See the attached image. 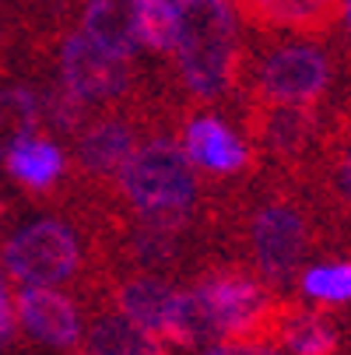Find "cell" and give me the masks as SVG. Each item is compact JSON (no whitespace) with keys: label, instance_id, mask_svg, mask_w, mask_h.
Wrapping results in <instances>:
<instances>
[{"label":"cell","instance_id":"cell-1","mask_svg":"<svg viewBox=\"0 0 351 355\" xmlns=\"http://www.w3.org/2000/svg\"><path fill=\"white\" fill-rule=\"evenodd\" d=\"M271 317V292L264 278L246 271H211L197 285L176 288L165 345L204 348L222 338L253 334Z\"/></svg>","mask_w":351,"mask_h":355},{"label":"cell","instance_id":"cell-2","mask_svg":"<svg viewBox=\"0 0 351 355\" xmlns=\"http://www.w3.org/2000/svg\"><path fill=\"white\" fill-rule=\"evenodd\" d=\"M176 42L169 57L179 81L197 98H222L232 92L242 64L239 8L232 0H176Z\"/></svg>","mask_w":351,"mask_h":355},{"label":"cell","instance_id":"cell-3","mask_svg":"<svg viewBox=\"0 0 351 355\" xmlns=\"http://www.w3.org/2000/svg\"><path fill=\"white\" fill-rule=\"evenodd\" d=\"M123 200L141 215V222L183 225L197 205L200 180L186 151L172 137L137 141L134 155L116 173Z\"/></svg>","mask_w":351,"mask_h":355},{"label":"cell","instance_id":"cell-4","mask_svg":"<svg viewBox=\"0 0 351 355\" xmlns=\"http://www.w3.org/2000/svg\"><path fill=\"white\" fill-rule=\"evenodd\" d=\"M81 236L57 215H35L0 239V268L18 285H64L81 271Z\"/></svg>","mask_w":351,"mask_h":355},{"label":"cell","instance_id":"cell-5","mask_svg":"<svg viewBox=\"0 0 351 355\" xmlns=\"http://www.w3.org/2000/svg\"><path fill=\"white\" fill-rule=\"evenodd\" d=\"M57 85L91 113L109 106L130 88V60L109 53L81 28L67 32L57 46Z\"/></svg>","mask_w":351,"mask_h":355},{"label":"cell","instance_id":"cell-6","mask_svg":"<svg viewBox=\"0 0 351 355\" xmlns=\"http://www.w3.org/2000/svg\"><path fill=\"white\" fill-rule=\"evenodd\" d=\"M334 64L313 42L274 46L253 67V88L267 106H313L330 88Z\"/></svg>","mask_w":351,"mask_h":355},{"label":"cell","instance_id":"cell-7","mask_svg":"<svg viewBox=\"0 0 351 355\" xmlns=\"http://www.w3.org/2000/svg\"><path fill=\"white\" fill-rule=\"evenodd\" d=\"M309 246L306 218L288 200H267L249 218V253L264 282H288L303 268Z\"/></svg>","mask_w":351,"mask_h":355},{"label":"cell","instance_id":"cell-8","mask_svg":"<svg viewBox=\"0 0 351 355\" xmlns=\"http://www.w3.org/2000/svg\"><path fill=\"white\" fill-rule=\"evenodd\" d=\"M15 313H18V331L35 345L78 352L84 341L81 306L60 285H21L15 295Z\"/></svg>","mask_w":351,"mask_h":355},{"label":"cell","instance_id":"cell-9","mask_svg":"<svg viewBox=\"0 0 351 355\" xmlns=\"http://www.w3.org/2000/svg\"><path fill=\"white\" fill-rule=\"evenodd\" d=\"M179 144L186 151V159L193 162V169L208 173V176H235L249 166V159H253L249 141L218 113L190 116Z\"/></svg>","mask_w":351,"mask_h":355},{"label":"cell","instance_id":"cell-10","mask_svg":"<svg viewBox=\"0 0 351 355\" xmlns=\"http://www.w3.org/2000/svg\"><path fill=\"white\" fill-rule=\"evenodd\" d=\"M137 148V134L130 120L123 116H98L84 120L78 127V144H74V159L88 176H113L127 166V159Z\"/></svg>","mask_w":351,"mask_h":355},{"label":"cell","instance_id":"cell-11","mask_svg":"<svg viewBox=\"0 0 351 355\" xmlns=\"http://www.w3.org/2000/svg\"><path fill=\"white\" fill-rule=\"evenodd\" d=\"M0 169L8 173V180L28 193H46L53 190L64 176H67V151L57 137L49 134H28L21 137L4 159H0Z\"/></svg>","mask_w":351,"mask_h":355},{"label":"cell","instance_id":"cell-12","mask_svg":"<svg viewBox=\"0 0 351 355\" xmlns=\"http://www.w3.org/2000/svg\"><path fill=\"white\" fill-rule=\"evenodd\" d=\"M176 288L179 285H169L159 275H134L116 292V313L127 317L144 334H152V338H159L165 345V331H169V317H172Z\"/></svg>","mask_w":351,"mask_h":355},{"label":"cell","instance_id":"cell-13","mask_svg":"<svg viewBox=\"0 0 351 355\" xmlns=\"http://www.w3.org/2000/svg\"><path fill=\"white\" fill-rule=\"evenodd\" d=\"M78 28L123 60H134L144 53L141 39H137L134 0H84Z\"/></svg>","mask_w":351,"mask_h":355},{"label":"cell","instance_id":"cell-14","mask_svg":"<svg viewBox=\"0 0 351 355\" xmlns=\"http://www.w3.org/2000/svg\"><path fill=\"white\" fill-rule=\"evenodd\" d=\"M285 355H334L337 352V327L320 306L288 310L278 320V338H274Z\"/></svg>","mask_w":351,"mask_h":355},{"label":"cell","instance_id":"cell-15","mask_svg":"<svg viewBox=\"0 0 351 355\" xmlns=\"http://www.w3.org/2000/svg\"><path fill=\"white\" fill-rule=\"evenodd\" d=\"M232 4L264 25L313 32V28H323L337 15L341 0H232Z\"/></svg>","mask_w":351,"mask_h":355},{"label":"cell","instance_id":"cell-16","mask_svg":"<svg viewBox=\"0 0 351 355\" xmlns=\"http://www.w3.org/2000/svg\"><path fill=\"white\" fill-rule=\"evenodd\" d=\"M78 352L81 355H165V345L152 334H144L141 327H134L127 317L109 313V317H98L84 331Z\"/></svg>","mask_w":351,"mask_h":355},{"label":"cell","instance_id":"cell-17","mask_svg":"<svg viewBox=\"0 0 351 355\" xmlns=\"http://www.w3.org/2000/svg\"><path fill=\"white\" fill-rule=\"evenodd\" d=\"M42 127V103L39 92L21 81H0V159Z\"/></svg>","mask_w":351,"mask_h":355},{"label":"cell","instance_id":"cell-18","mask_svg":"<svg viewBox=\"0 0 351 355\" xmlns=\"http://www.w3.org/2000/svg\"><path fill=\"white\" fill-rule=\"evenodd\" d=\"M298 295L309 306H351V261H316L298 271Z\"/></svg>","mask_w":351,"mask_h":355},{"label":"cell","instance_id":"cell-19","mask_svg":"<svg viewBox=\"0 0 351 355\" xmlns=\"http://www.w3.org/2000/svg\"><path fill=\"white\" fill-rule=\"evenodd\" d=\"M313 113L309 106H267V116L260 123V141L271 155L291 159L298 155L313 137Z\"/></svg>","mask_w":351,"mask_h":355},{"label":"cell","instance_id":"cell-20","mask_svg":"<svg viewBox=\"0 0 351 355\" xmlns=\"http://www.w3.org/2000/svg\"><path fill=\"white\" fill-rule=\"evenodd\" d=\"M134 18H137V39L144 53H165L176 42V0H134Z\"/></svg>","mask_w":351,"mask_h":355},{"label":"cell","instance_id":"cell-21","mask_svg":"<svg viewBox=\"0 0 351 355\" xmlns=\"http://www.w3.org/2000/svg\"><path fill=\"white\" fill-rule=\"evenodd\" d=\"M179 229L183 225H169V222H144L134 236V257L141 268H165L176 257L179 246Z\"/></svg>","mask_w":351,"mask_h":355},{"label":"cell","instance_id":"cell-22","mask_svg":"<svg viewBox=\"0 0 351 355\" xmlns=\"http://www.w3.org/2000/svg\"><path fill=\"white\" fill-rule=\"evenodd\" d=\"M39 103H42V123L60 130V134H71V130L78 134V127L88 120V110L78 98H71L60 85H53L46 95H39Z\"/></svg>","mask_w":351,"mask_h":355},{"label":"cell","instance_id":"cell-23","mask_svg":"<svg viewBox=\"0 0 351 355\" xmlns=\"http://www.w3.org/2000/svg\"><path fill=\"white\" fill-rule=\"evenodd\" d=\"M197 355H285V348H281L278 341H267V338L242 334V338L211 341V345H204V348H197Z\"/></svg>","mask_w":351,"mask_h":355},{"label":"cell","instance_id":"cell-24","mask_svg":"<svg viewBox=\"0 0 351 355\" xmlns=\"http://www.w3.org/2000/svg\"><path fill=\"white\" fill-rule=\"evenodd\" d=\"M18 334V313H15V292H11V278L0 268V352H4Z\"/></svg>","mask_w":351,"mask_h":355},{"label":"cell","instance_id":"cell-25","mask_svg":"<svg viewBox=\"0 0 351 355\" xmlns=\"http://www.w3.org/2000/svg\"><path fill=\"white\" fill-rule=\"evenodd\" d=\"M334 183H337V190L351 200V144L341 151V159H337V166H334Z\"/></svg>","mask_w":351,"mask_h":355},{"label":"cell","instance_id":"cell-26","mask_svg":"<svg viewBox=\"0 0 351 355\" xmlns=\"http://www.w3.org/2000/svg\"><path fill=\"white\" fill-rule=\"evenodd\" d=\"M337 18H341V25H344V32L351 39V0H341L337 4Z\"/></svg>","mask_w":351,"mask_h":355},{"label":"cell","instance_id":"cell-27","mask_svg":"<svg viewBox=\"0 0 351 355\" xmlns=\"http://www.w3.org/2000/svg\"><path fill=\"white\" fill-rule=\"evenodd\" d=\"M8 215H11V208H8V200H4V197H0V225H4V222H8Z\"/></svg>","mask_w":351,"mask_h":355},{"label":"cell","instance_id":"cell-28","mask_svg":"<svg viewBox=\"0 0 351 355\" xmlns=\"http://www.w3.org/2000/svg\"><path fill=\"white\" fill-rule=\"evenodd\" d=\"M0 42H4V11H0Z\"/></svg>","mask_w":351,"mask_h":355}]
</instances>
